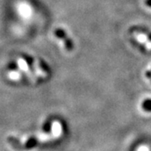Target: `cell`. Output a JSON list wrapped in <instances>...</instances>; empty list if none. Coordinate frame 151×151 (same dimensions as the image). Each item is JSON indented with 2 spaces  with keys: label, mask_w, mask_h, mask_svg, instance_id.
Segmentation results:
<instances>
[{
  "label": "cell",
  "mask_w": 151,
  "mask_h": 151,
  "mask_svg": "<svg viewBox=\"0 0 151 151\" xmlns=\"http://www.w3.org/2000/svg\"><path fill=\"white\" fill-rule=\"evenodd\" d=\"M17 62H18L19 67L23 71H24V72L29 76V78H30L32 81H34V80H35V76L33 75V73L31 72L30 69H29V65H28L27 62L25 61V60L20 58V59H18Z\"/></svg>",
  "instance_id": "6da1fadb"
},
{
  "label": "cell",
  "mask_w": 151,
  "mask_h": 151,
  "mask_svg": "<svg viewBox=\"0 0 151 151\" xmlns=\"http://www.w3.org/2000/svg\"><path fill=\"white\" fill-rule=\"evenodd\" d=\"M35 68L36 73L39 76H47V71L45 70V69L42 67L41 63L38 60H35Z\"/></svg>",
  "instance_id": "7a4b0ae2"
},
{
  "label": "cell",
  "mask_w": 151,
  "mask_h": 151,
  "mask_svg": "<svg viewBox=\"0 0 151 151\" xmlns=\"http://www.w3.org/2000/svg\"><path fill=\"white\" fill-rule=\"evenodd\" d=\"M143 108L144 110H145L146 112H151V100L148 99L145 100L143 103Z\"/></svg>",
  "instance_id": "3957f363"
},
{
  "label": "cell",
  "mask_w": 151,
  "mask_h": 151,
  "mask_svg": "<svg viewBox=\"0 0 151 151\" xmlns=\"http://www.w3.org/2000/svg\"><path fill=\"white\" fill-rule=\"evenodd\" d=\"M9 76H10L11 79L18 80V79H19V76H21V74L19 72H17V71H13V72L9 73Z\"/></svg>",
  "instance_id": "277c9868"
}]
</instances>
